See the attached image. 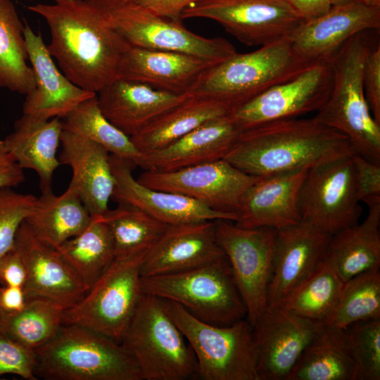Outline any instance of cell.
I'll return each mask as SVG.
<instances>
[{
  "instance_id": "obj_33",
  "label": "cell",
  "mask_w": 380,
  "mask_h": 380,
  "mask_svg": "<svg viewBox=\"0 0 380 380\" xmlns=\"http://www.w3.org/2000/svg\"><path fill=\"white\" fill-rule=\"evenodd\" d=\"M57 251L87 291L115 258L110 231L101 215L91 216L89 225Z\"/></svg>"
},
{
  "instance_id": "obj_2",
  "label": "cell",
  "mask_w": 380,
  "mask_h": 380,
  "mask_svg": "<svg viewBox=\"0 0 380 380\" xmlns=\"http://www.w3.org/2000/svg\"><path fill=\"white\" fill-rule=\"evenodd\" d=\"M348 138L314 118L271 121L243 130L224 160L258 177L322 165L352 155Z\"/></svg>"
},
{
  "instance_id": "obj_19",
  "label": "cell",
  "mask_w": 380,
  "mask_h": 380,
  "mask_svg": "<svg viewBox=\"0 0 380 380\" xmlns=\"http://www.w3.org/2000/svg\"><path fill=\"white\" fill-rule=\"evenodd\" d=\"M380 28V7L360 1L331 6L324 15L304 21L290 40L297 53L310 63L329 61L351 37Z\"/></svg>"
},
{
  "instance_id": "obj_36",
  "label": "cell",
  "mask_w": 380,
  "mask_h": 380,
  "mask_svg": "<svg viewBox=\"0 0 380 380\" xmlns=\"http://www.w3.org/2000/svg\"><path fill=\"white\" fill-rule=\"evenodd\" d=\"M65 309L41 298H27L20 311L0 310V330L11 338L32 350L52 339L63 325Z\"/></svg>"
},
{
  "instance_id": "obj_21",
  "label": "cell",
  "mask_w": 380,
  "mask_h": 380,
  "mask_svg": "<svg viewBox=\"0 0 380 380\" xmlns=\"http://www.w3.org/2000/svg\"><path fill=\"white\" fill-rule=\"evenodd\" d=\"M110 162L115 179L111 199L118 203L139 208L167 225L237 220L236 213L215 210L183 195L144 186L133 177L132 164L111 155Z\"/></svg>"
},
{
  "instance_id": "obj_16",
  "label": "cell",
  "mask_w": 380,
  "mask_h": 380,
  "mask_svg": "<svg viewBox=\"0 0 380 380\" xmlns=\"http://www.w3.org/2000/svg\"><path fill=\"white\" fill-rule=\"evenodd\" d=\"M320 322L283 306H267L253 328L260 380H286Z\"/></svg>"
},
{
  "instance_id": "obj_12",
  "label": "cell",
  "mask_w": 380,
  "mask_h": 380,
  "mask_svg": "<svg viewBox=\"0 0 380 380\" xmlns=\"http://www.w3.org/2000/svg\"><path fill=\"white\" fill-rule=\"evenodd\" d=\"M196 18L214 20L241 43L259 47L290 37L305 21L286 0H197L181 15Z\"/></svg>"
},
{
  "instance_id": "obj_3",
  "label": "cell",
  "mask_w": 380,
  "mask_h": 380,
  "mask_svg": "<svg viewBox=\"0 0 380 380\" xmlns=\"http://www.w3.org/2000/svg\"><path fill=\"white\" fill-rule=\"evenodd\" d=\"M364 32L348 39L329 59L331 91L313 118L344 134L354 153L380 165V124L371 114L362 84L365 61L370 49Z\"/></svg>"
},
{
  "instance_id": "obj_20",
  "label": "cell",
  "mask_w": 380,
  "mask_h": 380,
  "mask_svg": "<svg viewBox=\"0 0 380 380\" xmlns=\"http://www.w3.org/2000/svg\"><path fill=\"white\" fill-rule=\"evenodd\" d=\"M225 256L217 242L215 221L167 225L148 249L141 265V277L179 272Z\"/></svg>"
},
{
  "instance_id": "obj_41",
  "label": "cell",
  "mask_w": 380,
  "mask_h": 380,
  "mask_svg": "<svg viewBox=\"0 0 380 380\" xmlns=\"http://www.w3.org/2000/svg\"><path fill=\"white\" fill-rule=\"evenodd\" d=\"M37 197L12 189L0 190V260L14 248L18 231L31 213Z\"/></svg>"
},
{
  "instance_id": "obj_48",
  "label": "cell",
  "mask_w": 380,
  "mask_h": 380,
  "mask_svg": "<svg viewBox=\"0 0 380 380\" xmlns=\"http://www.w3.org/2000/svg\"><path fill=\"white\" fill-rule=\"evenodd\" d=\"M305 21L317 18L331 8L329 0H286Z\"/></svg>"
},
{
  "instance_id": "obj_50",
  "label": "cell",
  "mask_w": 380,
  "mask_h": 380,
  "mask_svg": "<svg viewBox=\"0 0 380 380\" xmlns=\"http://www.w3.org/2000/svg\"><path fill=\"white\" fill-rule=\"evenodd\" d=\"M85 1L101 8L111 7L113 6L128 1L130 0H84Z\"/></svg>"
},
{
  "instance_id": "obj_37",
  "label": "cell",
  "mask_w": 380,
  "mask_h": 380,
  "mask_svg": "<svg viewBox=\"0 0 380 380\" xmlns=\"http://www.w3.org/2000/svg\"><path fill=\"white\" fill-rule=\"evenodd\" d=\"M343 284L337 272L324 259L280 306L305 319L324 323L336 306Z\"/></svg>"
},
{
  "instance_id": "obj_29",
  "label": "cell",
  "mask_w": 380,
  "mask_h": 380,
  "mask_svg": "<svg viewBox=\"0 0 380 380\" xmlns=\"http://www.w3.org/2000/svg\"><path fill=\"white\" fill-rule=\"evenodd\" d=\"M286 380H357L346 329L320 322Z\"/></svg>"
},
{
  "instance_id": "obj_45",
  "label": "cell",
  "mask_w": 380,
  "mask_h": 380,
  "mask_svg": "<svg viewBox=\"0 0 380 380\" xmlns=\"http://www.w3.org/2000/svg\"><path fill=\"white\" fill-rule=\"evenodd\" d=\"M27 272L20 254L13 248L0 260V284L24 289Z\"/></svg>"
},
{
  "instance_id": "obj_38",
  "label": "cell",
  "mask_w": 380,
  "mask_h": 380,
  "mask_svg": "<svg viewBox=\"0 0 380 380\" xmlns=\"http://www.w3.org/2000/svg\"><path fill=\"white\" fill-rule=\"evenodd\" d=\"M110 231L115 256L151 247L167 224L134 206L118 203L101 215Z\"/></svg>"
},
{
  "instance_id": "obj_30",
  "label": "cell",
  "mask_w": 380,
  "mask_h": 380,
  "mask_svg": "<svg viewBox=\"0 0 380 380\" xmlns=\"http://www.w3.org/2000/svg\"><path fill=\"white\" fill-rule=\"evenodd\" d=\"M232 107L215 99L189 95L131 137L143 153L160 149L206 122L230 114Z\"/></svg>"
},
{
  "instance_id": "obj_24",
  "label": "cell",
  "mask_w": 380,
  "mask_h": 380,
  "mask_svg": "<svg viewBox=\"0 0 380 380\" xmlns=\"http://www.w3.org/2000/svg\"><path fill=\"white\" fill-rule=\"evenodd\" d=\"M61 164L70 167L72 179L68 189L75 191L91 216L108 209L115 186L110 154L95 142L63 129Z\"/></svg>"
},
{
  "instance_id": "obj_40",
  "label": "cell",
  "mask_w": 380,
  "mask_h": 380,
  "mask_svg": "<svg viewBox=\"0 0 380 380\" xmlns=\"http://www.w3.org/2000/svg\"><path fill=\"white\" fill-rule=\"evenodd\" d=\"M357 369V380L380 379V319L355 322L346 329Z\"/></svg>"
},
{
  "instance_id": "obj_25",
  "label": "cell",
  "mask_w": 380,
  "mask_h": 380,
  "mask_svg": "<svg viewBox=\"0 0 380 380\" xmlns=\"http://www.w3.org/2000/svg\"><path fill=\"white\" fill-rule=\"evenodd\" d=\"M213 65L197 56L129 46L122 57L118 77L179 95L190 94Z\"/></svg>"
},
{
  "instance_id": "obj_32",
  "label": "cell",
  "mask_w": 380,
  "mask_h": 380,
  "mask_svg": "<svg viewBox=\"0 0 380 380\" xmlns=\"http://www.w3.org/2000/svg\"><path fill=\"white\" fill-rule=\"evenodd\" d=\"M91 220V215L79 196L67 189L60 196L52 190L42 192L25 222L39 240L57 249L81 233Z\"/></svg>"
},
{
  "instance_id": "obj_34",
  "label": "cell",
  "mask_w": 380,
  "mask_h": 380,
  "mask_svg": "<svg viewBox=\"0 0 380 380\" xmlns=\"http://www.w3.org/2000/svg\"><path fill=\"white\" fill-rule=\"evenodd\" d=\"M22 23L12 0H0V88L27 95L35 87Z\"/></svg>"
},
{
  "instance_id": "obj_47",
  "label": "cell",
  "mask_w": 380,
  "mask_h": 380,
  "mask_svg": "<svg viewBox=\"0 0 380 380\" xmlns=\"http://www.w3.org/2000/svg\"><path fill=\"white\" fill-rule=\"evenodd\" d=\"M197 0H130L150 11L167 18L181 20L184 10Z\"/></svg>"
},
{
  "instance_id": "obj_23",
  "label": "cell",
  "mask_w": 380,
  "mask_h": 380,
  "mask_svg": "<svg viewBox=\"0 0 380 380\" xmlns=\"http://www.w3.org/2000/svg\"><path fill=\"white\" fill-rule=\"evenodd\" d=\"M24 37L35 87L26 95L23 114L46 120L63 118L80 103L96 95L77 86L58 70L42 35L27 24Z\"/></svg>"
},
{
  "instance_id": "obj_10",
  "label": "cell",
  "mask_w": 380,
  "mask_h": 380,
  "mask_svg": "<svg viewBox=\"0 0 380 380\" xmlns=\"http://www.w3.org/2000/svg\"><path fill=\"white\" fill-rule=\"evenodd\" d=\"M102 9L110 26L131 46L186 53L213 65L237 52L224 38L202 37L181 20L160 16L130 1Z\"/></svg>"
},
{
  "instance_id": "obj_27",
  "label": "cell",
  "mask_w": 380,
  "mask_h": 380,
  "mask_svg": "<svg viewBox=\"0 0 380 380\" xmlns=\"http://www.w3.org/2000/svg\"><path fill=\"white\" fill-rule=\"evenodd\" d=\"M190 94L179 95L117 78L96 94L99 107L113 125L129 137Z\"/></svg>"
},
{
  "instance_id": "obj_9",
  "label": "cell",
  "mask_w": 380,
  "mask_h": 380,
  "mask_svg": "<svg viewBox=\"0 0 380 380\" xmlns=\"http://www.w3.org/2000/svg\"><path fill=\"white\" fill-rule=\"evenodd\" d=\"M149 248L115 256L83 298L64 310L63 325L84 327L120 342L142 294L141 268Z\"/></svg>"
},
{
  "instance_id": "obj_13",
  "label": "cell",
  "mask_w": 380,
  "mask_h": 380,
  "mask_svg": "<svg viewBox=\"0 0 380 380\" xmlns=\"http://www.w3.org/2000/svg\"><path fill=\"white\" fill-rule=\"evenodd\" d=\"M352 155L308 170L299 196L302 222L331 235L358 223L362 208Z\"/></svg>"
},
{
  "instance_id": "obj_8",
  "label": "cell",
  "mask_w": 380,
  "mask_h": 380,
  "mask_svg": "<svg viewBox=\"0 0 380 380\" xmlns=\"http://www.w3.org/2000/svg\"><path fill=\"white\" fill-rule=\"evenodd\" d=\"M163 303L194 353L198 376L203 380H260L253 328L246 318L217 326L197 319L172 300L163 299Z\"/></svg>"
},
{
  "instance_id": "obj_5",
  "label": "cell",
  "mask_w": 380,
  "mask_h": 380,
  "mask_svg": "<svg viewBox=\"0 0 380 380\" xmlns=\"http://www.w3.org/2000/svg\"><path fill=\"white\" fill-rule=\"evenodd\" d=\"M311 64L297 53L289 37L251 52H236L209 68L190 94L220 101L234 108L293 79Z\"/></svg>"
},
{
  "instance_id": "obj_39",
  "label": "cell",
  "mask_w": 380,
  "mask_h": 380,
  "mask_svg": "<svg viewBox=\"0 0 380 380\" xmlns=\"http://www.w3.org/2000/svg\"><path fill=\"white\" fill-rule=\"evenodd\" d=\"M380 319V272L372 269L343 282L336 306L324 324L346 329L360 321Z\"/></svg>"
},
{
  "instance_id": "obj_7",
  "label": "cell",
  "mask_w": 380,
  "mask_h": 380,
  "mask_svg": "<svg viewBox=\"0 0 380 380\" xmlns=\"http://www.w3.org/2000/svg\"><path fill=\"white\" fill-rule=\"evenodd\" d=\"M143 293L172 300L197 319L227 326L246 318L247 310L225 256L184 271L141 277Z\"/></svg>"
},
{
  "instance_id": "obj_4",
  "label": "cell",
  "mask_w": 380,
  "mask_h": 380,
  "mask_svg": "<svg viewBox=\"0 0 380 380\" xmlns=\"http://www.w3.org/2000/svg\"><path fill=\"white\" fill-rule=\"evenodd\" d=\"M34 374L46 380H143L129 351L104 334L65 324L34 350Z\"/></svg>"
},
{
  "instance_id": "obj_42",
  "label": "cell",
  "mask_w": 380,
  "mask_h": 380,
  "mask_svg": "<svg viewBox=\"0 0 380 380\" xmlns=\"http://www.w3.org/2000/svg\"><path fill=\"white\" fill-rule=\"evenodd\" d=\"M34 350L17 343L0 330V376L13 374L37 380Z\"/></svg>"
},
{
  "instance_id": "obj_15",
  "label": "cell",
  "mask_w": 380,
  "mask_h": 380,
  "mask_svg": "<svg viewBox=\"0 0 380 380\" xmlns=\"http://www.w3.org/2000/svg\"><path fill=\"white\" fill-rule=\"evenodd\" d=\"M331 84L329 62L312 63L293 79L234 108L231 114L242 130L271 121L296 118L317 112L328 98Z\"/></svg>"
},
{
  "instance_id": "obj_43",
  "label": "cell",
  "mask_w": 380,
  "mask_h": 380,
  "mask_svg": "<svg viewBox=\"0 0 380 380\" xmlns=\"http://www.w3.org/2000/svg\"><path fill=\"white\" fill-rule=\"evenodd\" d=\"M352 158L358 200L367 205L380 202V165L356 153L352 155Z\"/></svg>"
},
{
  "instance_id": "obj_44",
  "label": "cell",
  "mask_w": 380,
  "mask_h": 380,
  "mask_svg": "<svg viewBox=\"0 0 380 380\" xmlns=\"http://www.w3.org/2000/svg\"><path fill=\"white\" fill-rule=\"evenodd\" d=\"M363 89L369 110L380 124V46L370 48L365 61L362 75Z\"/></svg>"
},
{
  "instance_id": "obj_51",
  "label": "cell",
  "mask_w": 380,
  "mask_h": 380,
  "mask_svg": "<svg viewBox=\"0 0 380 380\" xmlns=\"http://www.w3.org/2000/svg\"><path fill=\"white\" fill-rule=\"evenodd\" d=\"M332 6H342L359 0H329Z\"/></svg>"
},
{
  "instance_id": "obj_11",
  "label": "cell",
  "mask_w": 380,
  "mask_h": 380,
  "mask_svg": "<svg viewBox=\"0 0 380 380\" xmlns=\"http://www.w3.org/2000/svg\"><path fill=\"white\" fill-rule=\"evenodd\" d=\"M217 239L231 266L253 327L267 307L277 229L243 228L227 220H215Z\"/></svg>"
},
{
  "instance_id": "obj_49",
  "label": "cell",
  "mask_w": 380,
  "mask_h": 380,
  "mask_svg": "<svg viewBox=\"0 0 380 380\" xmlns=\"http://www.w3.org/2000/svg\"><path fill=\"white\" fill-rule=\"evenodd\" d=\"M27 301L24 289L19 286H2L0 288V310L13 313L21 310Z\"/></svg>"
},
{
  "instance_id": "obj_52",
  "label": "cell",
  "mask_w": 380,
  "mask_h": 380,
  "mask_svg": "<svg viewBox=\"0 0 380 380\" xmlns=\"http://www.w3.org/2000/svg\"><path fill=\"white\" fill-rule=\"evenodd\" d=\"M365 5L380 7V0H359Z\"/></svg>"
},
{
  "instance_id": "obj_18",
  "label": "cell",
  "mask_w": 380,
  "mask_h": 380,
  "mask_svg": "<svg viewBox=\"0 0 380 380\" xmlns=\"http://www.w3.org/2000/svg\"><path fill=\"white\" fill-rule=\"evenodd\" d=\"M27 272L24 286L26 298L51 300L65 310L77 304L87 290L57 249L39 240L24 221L13 248Z\"/></svg>"
},
{
  "instance_id": "obj_22",
  "label": "cell",
  "mask_w": 380,
  "mask_h": 380,
  "mask_svg": "<svg viewBox=\"0 0 380 380\" xmlns=\"http://www.w3.org/2000/svg\"><path fill=\"white\" fill-rule=\"evenodd\" d=\"M309 168L260 177L243 194L234 222L279 229L301 222L299 196Z\"/></svg>"
},
{
  "instance_id": "obj_53",
  "label": "cell",
  "mask_w": 380,
  "mask_h": 380,
  "mask_svg": "<svg viewBox=\"0 0 380 380\" xmlns=\"http://www.w3.org/2000/svg\"><path fill=\"white\" fill-rule=\"evenodd\" d=\"M56 3H61V2H66L71 0H54Z\"/></svg>"
},
{
  "instance_id": "obj_1",
  "label": "cell",
  "mask_w": 380,
  "mask_h": 380,
  "mask_svg": "<svg viewBox=\"0 0 380 380\" xmlns=\"http://www.w3.org/2000/svg\"><path fill=\"white\" fill-rule=\"evenodd\" d=\"M28 9L46 22L51 33L47 49L72 83L97 94L117 79L130 44L110 26L102 8L71 0Z\"/></svg>"
},
{
  "instance_id": "obj_46",
  "label": "cell",
  "mask_w": 380,
  "mask_h": 380,
  "mask_svg": "<svg viewBox=\"0 0 380 380\" xmlns=\"http://www.w3.org/2000/svg\"><path fill=\"white\" fill-rule=\"evenodd\" d=\"M24 180L23 169L7 150L4 139H0V190L16 187Z\"/></svg>"
},
{
  "instance_id": "obj_35",
  "label": "cell",
  "mask_w": 380,
  "mask_h": 380,
  "mask_svg": "<svg viewBox=\"0 0 380 380\" xmlns=\"http://www.w3.org/2000/svg\"><path fill=\"white\" fill-rule=\"evenodd\" d=\"M63 120V128L81 135L104 148L111 156L140 167L144 154L131 137L113 125L101 113L96 95L71 110Z\"/></svg>"
},
{
  "instance_id": "obj_26",
  "label": "cell",
  "mask_w": 380,
  "mask_h": 380,
  "mask_svg": "<svg viewBox=\"0 0 380 380\" xmlns=\"http://www.w3.org/2000/svg\"><path fill=\"white\" fill-rule=\"evenodd\" d=\"M231 113L206 122L160 149L144 153L140 167L171 171L223 159L243 131Z\"/></svg>"
},
{
  "instance_id": "obj_28",
  "label": "cell",
  "mask_w": 380,
  "mask_h": 380,
  "mask_svg": "<svg viewBox=\"0 0 380 380\" xmlns=\"http://www.w3.org/2000/svg\"><path fill=\"white\" fill-rule=\"evenodd\" d=\"M63 129L59 118L46 120L23 114L15 121L13 131L4 139L20 167L38 175L42 192L51 190L53 174L61 165L56 153Z\"/></svg>"
},
{
  "instance_id": "obj_31",
  "label": "cell",
  "mask_w": 380,
  "mask_h": 380,
  "mask_svg": "<svg viewBox=\"0 0 380 380\" xmlns=\"http://www.w3.org/2000/svg\"><path fill=\"white\" fill-rule=\"evenodd\" d=\"M364 221L343 229L330 237L325 259L344 282L380 267V202L368 205Z\"/></svg>"
},
{
  "instance_id": "obj_17",
  "label": "cell",
  "mask_w": 380,
  "mask_h": 380,
  "mask_svg": "<svg viewBox=\"0 0 380 380\" xmlns=\"http://www.w3.org/2000/svg\"><path fill=\"white\" fill-rule=\"evenodd\" d=\"M331 234L300 222L277 230L267 306H280L324 260Z\"/></svg>"
},
{
  "instance_id": "obj_14",
  "label": "cell",
  "mask_w": 380,
  "mask_h": 380,
  "mask_svg": "<svg viewBox=\"0 0 380 380\" xmlns=\"http://www.w3.org/2000/svg\"><path fill=\"white\" fill-rule=\"evenodd\" d=\"M259 178L220 159L171 171L144 170L137 180L151 189L189 197L213 210L236 214L243 194Z\"/></svg>"
},
{
  "instance_id": "obj_6",
  "label": "cell",
  "mask_w": 380,
  "mask_h": 380,
  "mask_svg": "<svg viewBox=\"0 0 380 380\" xmlns=\"http://www.w3.org/2000/svg\"><path fill=\"white\" fill-rule=\"evenodd\" d=\"M120 343L134 357L143 380L198 376L194 353L159 297L142 293Z\"/></svg>"
}]
</instances>
